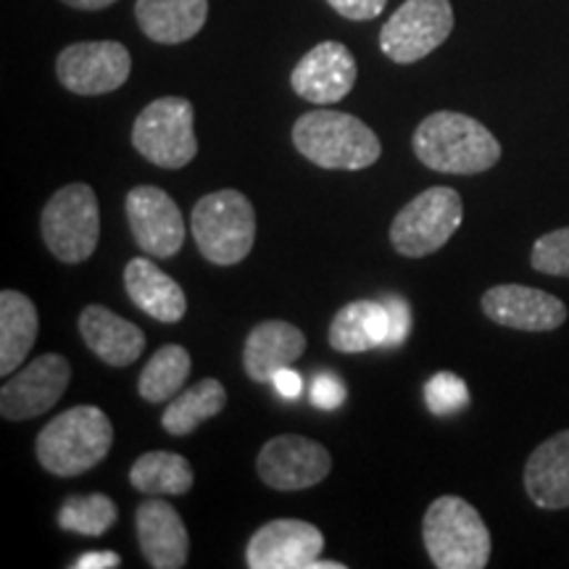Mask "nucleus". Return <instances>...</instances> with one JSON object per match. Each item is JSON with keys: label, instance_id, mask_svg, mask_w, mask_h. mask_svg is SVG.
I'll return each mask as SVG.
<instances>
[{"label": "nucleus", "instance_id": "obj_36", "mask_svg": "<svg viewBox=\"0 0 569 569\" xmlns=\"http://www.w3.org/2000/svg\"><path fill=\"white\" fill-rule=\"evenodd\" d=\"M61 3H67L77 11H103V9H109V6L117 3V0H61Z\"/></svg>", "mask_w": 569, "mask_h": 569}, {"label": "nucleus", "instance_id": "obj_32", "mask_svg": "<svg viewBox=\"0 0 569 569\" xmlns=\"http://www.w3.org/2000/svg\"><path fill=\"white\" fill-rule=\"evenodd\" d=\"M309 398H311V403L319 409H327V411L338 409V407H343V401H346V386L338 380L336 375H319L317 380L311 382Z\"/></svg>", "mask_w": 569, "mask_h": 569}, {"label": "nucleus", "instance_id": "obj_2", "mask_svg": "<svg viewBox=\"0 0 569 569\" xmlns=\"http://www.w3.org/2000/svg\"><path fill=\"white\" fill-rule=\"evenodd\" d=\"M113 425L98 407H71L40 430L34 440L40 467L56 478H77L109 457Z\"/></svg>", "mask_w": 569, "mask_h": 569}, {"label": "nucleus", "instance_id": "obj_18", "mask_svg": "<svg viewBox=\"0 0 569 569\" xmlns=\"http://www.w3.org/2000/svg\"><path fill=\"white\" fill-rule=\"evenodd\" d=\"M77 327L84 346L113 369L134 365L146 351V332L101 303L84 306Z\"/></svg>", "mask_w": 569, "mask_h": 569}, {"label": "nucleus", "instance_id": "obj_30", "mask_svg": "<svg viewBox=\"0 0 569 569\" xmlns=\"http://www.w3.org/2000/svg\"><path fill=\"white\" fill-rule=\"evenodd\" d=\"M425 401H427V407H430L432 415H440V417L465 409L469 401L465 380L451 372L436 375L425 386Z\"/></svg>", "mask_w": 569, "mask_h": 569}, {"label": "nucleus", "instance_id": "obj_7", "mask_svg": "<svg viewBox=\"0 0 569 569\" xmlns=\"http://www.w3.org/2000/svg\"><path fill=\"white\" fill-rule=\"evenodd\" d=\"M465 219V203L453 188L438 184L403 206L390 222V246L407 259L438 253L457 234Z\"/></svg>", "mask_w": 569, "mask_h": 569}, {"label": "nucleus", "instance_id": "obj_21", "mask_svg": "<svg viewBox=\"0 0 569 569\" xmlns=\"http://www.w3.org/2000/svg\"><path fill=\"white\" fill-rule=\"evenodd\" d=\"M525 490L538 509H569V430L543 440L525 465Z\"/></svg>", "mask_w": 569, "mask_h": 569}, {"label": "nucleus", "instance_id": "obj_14", "mask_svg": "<svg viewBox=\"0 0 569 569\" xmlns=\"http://www.w3.org/2000/svg\"><path fill=\"white\" fill-rule=\"evenodd\" d=\"M325 549L317 525L303 519H272L248 540L246 565L251 569H315Z\"/></svg>", "mask_w": 569, "mask_h": 569}, {"label": "nucleus", "instance_id": "obj_6", "mask_svg": "<svg viewBox=\"0 0 569 569\" xmlns=\"http://www.w3.org/2000/svg\"><path fill=\"white\" fill-rule=\"evenodd\" d=\"M42 243L61 264H84L101 238V209L96 190L71 182L53 193L40 213Z\"/></svg>", "mask_w": 569, "mask_h": 569}, {"label": "nucleus", "instance_id": "obj_23", "mask_svg": "<svg viewBox=\"0 0 569 569\" xmlns=\"http://www.w3.org/2000/svg\"><path fill=\"white\" fill-rule=\"evenodd\" d=\"M38 306L19 290L0 293V375L11 377L21 369L38 340Z\"/></svg>", "mask_w": 569, "mask_h": 569}, {"label": "nucleus", "instance_id": "obj_25", "mask_svg": "<svg viewBox=\"0 0 569 569\" xmlns=\"http://www.w3.org/2000/svg\"><path fill=\"white\" fill-rule=\"evenodd\" d=\"M227 407V390L219 380L206 377V380L196 382L193 388L182 390L172 398L167 409H163L161 427L174 438H184L196 432L206 419H213L222 415Z\"/></svg>", "mask_w": 569, "mask_h": 569}, {"label": "nucleus", "instance_id": "obj_8", "mask_svg": "<svg viewBox=\"0 0 569 569\" xmlns=\"http://www.w3.org/2000/svg\"><path fill=\"white\" fill-rule=\"evenodd\" d=\"M132 148L161 169L188 167L198 153L193 103L182 96L148 103L132 124Z\"/></svg>", "mask_w": 569, "mask_h": 569}, {"label": "nucleus", "instance_id": "obj_5", "mask_svg": "<svg viewBox=\"0 0 569 569\" xmlns=\"http://www.w3.org/2000/svg\"><path fill=\"white\" fill-rule=\"evenodd\" d=\"M190 230L209 264H240L256 243L253 203L240 190H217L203 196L190 217Z\"/></svg>", "mask_w": 569, "mask_h": 569}, {"label": "nucleus", "instance_id": "obj_13", "mask_svg": "<svg viewBox=\"0 0 569 569\" xmlns=\"http://www.w3.org/2000/svg\"><path fill=\"white\" fill-rule=\"evenodd\" d=\"M256 469L264 486L293 493L319 486L330 475L332 457L322 443L311 438L277 436L259 451Z\"/></svg>", "mask_w": 569, "mask_h": 569}, {"label": "nucleus", "instance_id": "obj_35", "mask_svg": "<svg viewBox=\"0 0 569 569\" xmlns=\"http://www.w3.org/2000/svg\"><path fill=\"white\" fill-rule=\"evenodd\" d=\"M272 386L277 388V393H280L282 398H298L301 396L303 390V377L296 372V369H280V372L274 375Z\"/></svg>", "mask_w": 569, "mask_h": 569}, {"label": "nucleus", "instance_id": "obj_12", "mask_svg": "<svg viewBox=\"0 0 569 569\" xmlns=\"http://www.w3.org/2000/svg\"><path fill=\"white\" fill-rule=\"evenodd\" d=\"M124 213L132 238L153 259H172L184 246L180 206L156 184H138L124 198Z\"/></svg>", "mask_w": 569, "mask_h": 569}, {"label": "nucleus", "instance_id": "obj_24", "mask_svg": "<svg viewBox=\"0 0 569 569\" xmlns=\"http://www.w3.org/2000/svg\"><path fill=\"white\" fill-rule=\"evenodd\" d=\"M327 340L340 353H365L388 343V309L380 301H353L332 317Z\"/></svg>", "mask_w": 569, "mask_h": 569}, {"label": "nucleus", "instance_id": "obj_9", "mask_svg": "<svg viewBox=\"0 0 569 569\" xmlns=\"http://www.w3.org/2000/svg\"><path fill=\"white\" fill-rule=\"evenodd\" d=\"M451 32V0H407L382 27L380 48L390 61L415 63L443 46Z\"/></svg>", "mask_w": 569, "mask_h": 569}, {"label": "nucleus", "instance_id": "obj_11", "mask_svg": "<svg viewBox=\"0 0 569 569\" xmlns=\"http://www.w3.org/2000/svg\"><path fill=\"white\" fill-rule=\"evenodd\" d=\"M71 382V365L61 353H42L32 365L11 375L0 388V415L9 422H24L51 411Z\"/></svg>", "mask_w": 569, "mask_h": 569}, {"label": "nucleus", "instance_id": "obj_26", "mask_svg": "<svg viewBox=\"0 0 569 569\" xmlns=\"http://www.w3.org/2000/svg\"><path fill=\"white\" fill-rule=\"evenodd\" d=\"M134 490L146 496H184L193 488L196 475L190 461L174 451H148L130 469Z\"/></svg>", "mask_w": 569, "mask_h": 569}, {"label": "nucleus", "instance_id": "obj_17", "mask_svg": "<svg viewBox=\"0 0 569 569\" xmlns=\"http://www.w3.org/2000/svg\"><path fill=\"white\" fill-rule=\"evenodd\" d=\"M138 546L153 569H182L188 565L190 536L182 517L163 498H148L134 511Z\"/></svg>", "mask_w": 569, "mask_h": 569}, {"label": "nucleus", "instance_id": "obj_28", "mask_svg": "<svg viewBox=\"0 0 569 569\" xmlns=\"http://www.w3.org/2000/svg\"><path fill=\"white\" fill-rule=\"evenodd\" d=\"M119 511L106 493L69 496L59 509V528L74 536L101 538L113 528Z\"/></svg>", "mask_w": 569, "mask_h": 569}, {"label": "nucleus", "instance_id": "obj_19", "mask_svg": "<svg viewBox=\"0 0 569 569\" xmlns=\"http://www.w3.org/2000/svg\"><path fill=\"white\" fill-rule=\"evenodd\" d=\"M306 351L301 327L284 319H267L248 332L243 346V369L253 382H272L280 369L296 365Z\"/></svg>", "mask_w": 569, "mask_h": 569}, {"label": "nucleus", "instance_id": "obj_22", "mask_svg": "<svg viewBox=\"0 0 569 569\" xmlns=\"http://www.w3.org/2000/svg\"><path fill=\"white\" fill-rule=\"evenodd\" d=\"M209 0H138L134 19L146 38L159 46H180L203 30Z\"/></svg>", "mask_w": 569, "mask_h": 569}, {"label": "nucleus", "instance_id": "obj_3", "mask_svg": "<svg viewBox=\"0 0 569 569\" xmlns=\"http://www.w3.org/2000/svg\"><path fill=\"white\" fill-rule=\"evenodd\" d=\"M296 151L322 169L359 172L377 163L382 142L359 117L343 111L317 109L303 113L293 124Z\"/></svg>", "mask_w": 569, "mask_h": 569}, {"label": "nucleus", "instance_id": "obj_27", "mask_svg": "<svg viewBox=\"0 0 569 569\" xmlns=\"http://www.w3.org/2000/svg\"><path fill=\"white\" fill-rule=\"evenodd\" d=\"M190 369H193V359H190V353L184 351L182 346H161L159 351L148 359L146 369L140 372V398L148 403L172 401V398L182 390L184 382H188Z\"/></svg>", "mask_w": 569, "mask_h": 569}, {"label": "nucleus", "instance_id": "obj_29", "mask_svg": "<svg viewBox=\"0 0 569 569\" xmlns=\"http://www.w3.org/2000/svg\"><path fill=\"white\" fill-rule=\"evenodd\" d=\"M530 264L540 274L569 277V227L540 234L532 243Z\"/></svg>", "mask_w": 569, "mask_h": 569}, {"label": "nucleus", "instance_id": "obj_31", "mask_svg": "<svg viewBox=\"0 0 569 569\" xmlns=\"http://www.w3.org/2000/svg\"><path fill=\"white\" fill-rule=\"evenodd\" d=\"M382 303H386V309H388V343H386V348L403 346L411 332L409 303L398 296H388Z\"/></svg>", "mask_w": 569, "mask_h": 569}, {"label": "nucleus", "instance_id": "obj_33", "mask_svg": "<svg viewBox=\"0 0 569 569\" xmlns=\"http://www.w3.org/2000/svg\"><path fill=\"white\" fill-rule=\"evenodd\" d=\"M327 3H330L340 17L351 21H369L380 17L388 0H327Z\"/></svg>", "mask_w": 569, "mask_h": 569}, {"label": "nucleus", "instance_id": "obj_20", "mask_svg": "<svg viewBox=\"0 0 569 569\" xmlns=\"http://www.w3.org/2000/svg\"><path fill=\"white\" fill-rule=\"evenodd\" d=\"M124 288L130 301L142 315H148L161 325H177L188 311V298L180 282L172 280L151 259H132L124 267Z\"/></svg>", "mask_w": 569, "mask_h": 569}, {"label": "nucleus", "instance_id": "obj_34", "mask_svg": "<svg viewBox=\"0 0 569 569\" xmlns=\"http://www.w3.org/2000/svg\"><path fill=\"white\" fill-rule=\"evenodd\" d=\"M69 567L71 569H113V567H122V557L113 551H92V553H82V557L71 561Z\"/></svg>", "mask_w": 569, "mask_h": 569}, {"label": "nucleus", "instance_id": "obj_15", "mask_svg": "<svg viewBox=\"0 0 569 569\" xmlns=\"http://www.w3.org/2000/svg\"><path fill=\"white\" fill-rule=\"evenodd\" d=\"M482 311L498 327L522 332H551L567 322V306L530 284H496L480 298Z\"/></svg>", "mask_w": 569, "mask_h": 569}, {"label": "nucleus", "instance_id": "obj_4", "mask_svg": "<svg viewBox=\"0 0 569 569\" xmlns=\"http://www.w3.org/2000/svg\"><path fill=\"white\" fill-rule=\"evenodd\" d=\"M422 540L438 569H482L493 551L488 525L461 496H440L427 507Z\"/></svg>", "mask_w": 569, "mask_h": 569}, {"label": "nucleus", "instance_id": "obj_10", "mask_svg": "<svg viewBox=\"0 0 569 569\" xmlns=\"http://www.w3.org/2000/svg\"><path fill=\"white\" fill-rule=\"evenodd\" d=\"M132 56L122 42L96 40L67 46L56 59V77L74 96H106L130 80Z\"/></svg>", "mask_w": 569, "mask_h": 569}, {"label": "nucleus", "instance_id": "obj_16", "mask_svg": "<svg viewBox=\"0 0 569 569\" xmlns=\"http://www.w3.org/2000/svg\"><path fill=\"white\" fill-rule=\"evenodd\" d=\"M356 74H359L356 59L343 42L325 40L296 63L293 74H290V88L303 101L330 106L343 101L353 90Z\"/></svg>", "mask_w": 569, "mask_h": 569}, {"label": "nucleus", "instance_id": "obj_1", "mask_svg": "<svg viewBox=\"0 0 569 569\" xmlns=\"http://www.w3.org/2000/svg\"><path fill=\"white\" fill-rule=\"evenodd\" d=\"M417 159L432 172L480 174L501 161V142L486 124L459 111L425 117L411 138Z\"/></svg>", "mask_w": 569, "mask_h": 569}]
</instances>
